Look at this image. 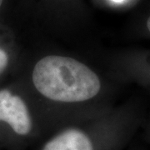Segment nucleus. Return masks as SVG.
I'll return each instance as SVG.
<instances>
[{"label":"nucleus","instance_id":"f257e3e1","mask_svg":"<svg viewBox=\"0 0 150 150\" xmlns=\"http://www.w3.org/2000/svg\"><path fill=\"white\" fill-rule=\"evenodd\" d=\"M33 82L43 96L64 103L82 102L95 97L101 83L97 74L80 62L64 56H47L38 62Z\"/></svg>","mask_w":150,"mask_h":150},{"label":"nucleus","instance_id":"f03ea898","mask_svg":"<svg viewBox=\"0 0 150 150\" xmlns=\"http://www.w3.org/2000/svg\"><path fill=\"white\" fill-rule=\"evenodd\" d=\"M0 122L10 126L18 135H27L32 129V120L27 105L21 98L10 91L0 90Z\"/></svg>","mask_w":150,"mask_h":150},{"label":"nucleus","instance_id":"7ed1b4c3","mask_svg":"<svg viewBox=\"0 0 150 150\" xmlns=\"http://www.w3.org/2000/svg\"><path fill=\"white\" fill-rule=\"evenodd\" d=\"M43 150H94L89 137L79 129H70L56 135Z\"/></svg>","mask_w":150,"mask_h":150},{"label":"nucleus","instance_id":"20e7f679","mask_svg":"<svg viewBox=\"0 0 150 150\" xmlns=\"http://www.w3.org/2000/svg\"><path fill=\"white\" fill-rule=\"evenodd\" d=\"M8 64V56L5 50L0 48V74H2Z\"/></svg>","mask_w":150,"mask_h":150},{"label":"nucleus","instance_id":"39448f33","mask_svg":"<svg viewBox=\"0 0 150 150\" xmlns=\"http://www.w3.org/2000/svg\"><path fill=\"white\" fill-rule=\"evenodd\" d=\"M147 26H148V28H149V32H150V17L149 18L148 22H147Z\"/></svg>","mask_w":150,"mask_h":150},{"label":"nucleus","instance_id":"423d86ee","mask_svg":"<svg viewBox=\"0 0 150 150\" xmlns=\"http://www.w3.org/2000/svg\"><path fill=\"white\" fill-rule=\"evenodd\" d=\"M112 1H113L114 3H122L123 0H112Z\"/></svg>","mask_w":150,"mask_h":150},{"label":"nucleus","instance_id":"0eeeda50","mask_svg":"<svg viewBox=\"0 0 150 150\" xmlns=\"http://www.w3.org/2000/svg\"><path fill=\"white\" fill-rule=\"evenodd\" d=\"M2 3H3V0H0V7L2 5Z\"/></svg>","mask_w":150,"mask_h":150}]
</instances>
